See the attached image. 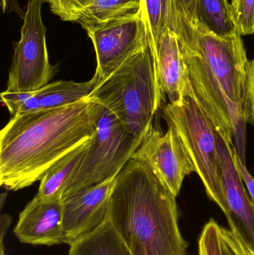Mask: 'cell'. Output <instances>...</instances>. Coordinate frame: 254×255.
I'll return each instance as SVG.
<instances>
[{
	"instance_id": "6da1fadb",
	"label": "cell",
	"mask_w": 254,
	"mask_h": 255,
	"mask_svg": "<svg viewBox=\"0 0 254 255\" xmlns=\"http://www.w3.org/2000/svg\"><path fill=\"white\" fill-rule=\"evenodd\" d=\"M187 25L190 33L179 42L194 96L222 137L235 139L236 151L246 163L249 60L242 35L236 30L216 34L198 18Z\"/></svg>"
},
{
	"instance_id": "7a4b0ae2",
	"label": "cell",
	"mask_w": 254,
	"mask_h": 255,
	"mask_svg": "<svg viewBox=\"0 0 254 255\" xmlns=\"http://www.w3.org/2000/svg\"><path fill=\"white\" fill-rule=\"evenodd\" d=\"M95 130V103L88 98L11 118L0 132V184L17 191L40 181Z\"/></svg>"
},
{
	"instance_id": "3957f363",
	"label": "cell",
	"mask_w": 254,
	"mask_h": 255,
	"mask_svg": "<svg viewBox=\"0 0 254 255\" xmlns=\"http://www.w3.org/2000/svg\"><path fill=\"white\" fill-rule=\"evenodd\" d=\"M107 220L132 255H180L176 196L143 162L130 159L116 178Z\"/></svg>"
},
{
	"instance_id": "277c9868",
	"label": "cell",
	"mask_w": 254,
	"mask_h": 255,
	"mask_svg": "<svg viewBox=\"0 0 254 255\" xmlns=\"http://www.w3.org/2000/svg\"><path fill=\"white\" fill-rule=\"evenodd\" d=\"M91 101L104 106L137 137H144L165 100L149 44L100 79Z\"/></svg>"
},
{
	"instance_id": "5b68a950",
	"label": "cell",
	"mask_w": 254,
	"mask_h": 255,
	"mask_svg": "<svg viewBox=\"0 0 254 255\" xmlns=\"http://www.w3.org/2000/svg\"><path fill=\"white\" fill-rule=\"evenodd\" d=\"M163 112L167 124L172 126L180 136L207 196L226 216L228 207L221 179L217 130L195 99L191 85L180 101L166 105Z\"/></svg>"
},
{
	"instance_id": "8992f818",
	"label": "cell",
	"mask_w": 254,
	"mask_h": 255,
	"mask_svg": "<svg viewBox=\"0 0 254 255\" xmlns=\"http://www.w3.org/2000/svg\"><path fill=\"white\" fill-rule=\"evenodd\" d=\"M95 135L70 178L62 199L82 189L115 179L143 141V138L127 131L104 106L95 103Z\"/></svg>"
},
{
	"instance_id": "52a82bcc",
	"label": "cell",
	"mask_w": 254,
	"mask_h": 255,
	"mask_svg": "<svg viewBox=\"0 0 254 255\" xmlns=\"http://www.w3.org/2000/svg\"><path fill=\"white\" fill-rule=\"evenodd\" d=\"M43 0H28L20 31V38L13 42L7 91L32 92L47 85L58 70V64L49 62L46 32L42 18Z\"/></svg>"
},
{
	"instance_id": "ba28073f",
	"label": "cell",
	"mask_w": 254,
	"mask_h": 255,
	"mask_svg": "<svg viewBox=\"0 0 254 255\" xmlns=\"http://www.w3.org/2000/svg\"><path fill=\"white\" fill-rule=\"evenodd\" d=\"M96 55L95 73L100 79L149 45L147 30L140 10L86 28Z\"/></svg>"
},
{
	"instance_id": "9c48e42d",
	"label": "cell",
	"mask_w": 254,
	"mask_h": 255,
	"mask_svg": "<svg viewBox=\"0 0 254 255\" xmlns=\"http://www.w3.org/2000/svg\"><path fill=\"white\" fill-rule=\"evenodd\" d=\"M165 133L152 127L131 158L146 163L177 197L186 176L195 172L190 157L172 126Z\"/></svg>"
},
{
	"instance_id": "30bf717a",
	"label": "cell",
	"mask_w": 254,
	"mask_h": 255,
	"mask_svg": "<svg viewBox=\"0 0 254 255\" xmlns=\"http://www.w3.org/2000/svg\"><path fill=\"white\" fill-rule=\"evenodd\" d=\"M116 178L78 190L62 201V243L70 244L99 228L107 220Z\"/></svg>"
},
{
	"instance_id": "8fae6325",
	"label": "cell",
	"mask_w": 254,
	"mask_h": 255,
	"mask_svg": "<svg viewBox=\"0 0 254 255\" xmlns=\"http://www.w3.org/2000/svg\"><path fill=\"white\" fill-rule=\"evenodd\" d=\"M221 179L228 207L227 217L231 230L243 238L254 251V205L245 188L234 157V142L217 131Z\"/></svg>"
},
{
	"instance_id": "7c38bea8",
	"label": "cell",
	"mask_w": 254,
	"mask_h": 255,
	"mask_svg": "<svg viewBox=\"0 0 254 255\" xmlns=\"http://www.w3.org/2000/svg\"><path fill=\"white\" fill-rule=\"evenodd\" d=\"M62 220V201H40L34 197L19 214L13 232L22 244L60 245L63 244Z\"/></svg>"
},
{
	"instance_id": "4fadbf2b",
	"label": "cell",
	"mask_w": 254,
	"mask_h": 255,
	"mask_svg": "<svg viewBox=\"0 0 254 255\" xmlns=\"http://www.w3.org/2000/svg\"><path fill=\"white\" fill-rule=\"evenodd\" d=\"M161 88L170 103L180 101L190 84L178 36L168 29L152 50Z\"/></svg>"
},
{
	"instance_id": "5bb4252c",
	"label": "cell",
	"mask_w": 254,
	"mask_h": 255,
	"mask_svg": "<svg viewBox=\"0 0 254 255\" xmlns=\"http://www.w3.org/2000/svg\"><path fill=\"white\" fill-rule=\"evenodd\" d=\"M91 139L66 154L45 172L34 197L40 201L61 200L67 184L82 161Z\"/></svg>"
},
{
	"instance_id": "9a60e30c",
	"label": "cell",
	"mask_w": 254,
	"mask_h": 255,
	"mask_svg": "<svg viewBox=\"0 0 254 255\" xmlns=\"http://www.w3.org/2000/svg\"><path fill=\"white\" fill-rule=\"evenodd\" d=\"M99 81V75L95 73L88 82L78 83L73 80H60L48 84L36 91L40 110L69 106L88 98Z\"/></svg>"
},
{
	"instance_id": "2e32d148",
	"label": "cell",
	"mask_w": 254,
	"mask_h": 255,
	"mask_svg": "<svg viewBox=\"0 0 254 255\" xmlns=\"http://www.w3.org/2000/svg\"><path fill=\"white\" fill-rule=\"evenodd\" d=\"M69 255H132L108 220L70 245Z\"/></svg>"
},
{
	"instance_id": "e0dca14e",
	"label": "cell",
	"mask_w": 254,
	"mask_h": 255,
	"mask_svg": "<svg viewBox=\"0 0 254 255\" xmlns=\"http://www.w3.org/2000/svg\"><path fill=\"white\" fill-rule=\"evenodd\" d=\"M140 13L147 30L151 50L168 29L176 32L177 21L172 0H141Z\"/></svg>"
},
{
	"instance_id": "ac0fdd59",
	"label": "cell",
	"mask_w": 254,
	"mask_h": 255,
	"mask_svg": "<svg viewBox=\"0 0 254 255\" xmlns=\"http://www.w3.org/2000/svg\"><path fill=\"white\" fill-rule=\"evenodd\" d=\"M141 0H92L81 13L84 29L138 11Z\"/></svg>"
},
{
	"instance_id": "d6986e66",
	"label": "cell",
	"mask_w": 254,
	"mask_h": 255,
	"mask_svg": "<svg viewBox=\"0 0 254 255\" xmlns=\"http://www.w3.org/2000/svg\"><path fill=\"white\" fill-rule=\"evenodd\" d=\"M198 20L216 34H229L235 30L231 4L228 0H197Z\"/></svg>"
},
{
	"instance_id": "ffe728a7",
	"label": "cell",
	"mask_w": 254,
	"mask_h": 255,
	"mask_svg": "<svg viewBox=\"0 0 254 255\" xmlns=\"http://www.w3.org/2000/svg\"><path fill=\"white\" fill-rule=\"evenodd\" d=\"M1 99L11 118L40 111V101L36 91L12 92L6 90L1 93Z\"/></svg>"
},
{
	"instance_id": "44dd1931",
	"label": "cell",
	"mask_w": 254,
	"mask_h": 255,
	"mask_svg": "<svg viewBox=\"0 0 254 255\" xmlns=\"http://www.w3.org/2000/svg\"><path fill=\"white\" fill-rule=\"evenodd\" d=\"M235 30L242 36L254 34V0H231Z\"/></svg>"
},
{
	"instance_id": "7402d4cb",
	"label": "cell",
	"mask_w": 254,
	"mask_h": 255,
	"mask_svg": "<svg viewBox=\"0 0 254 255\" xmlns=\"http://www.w3.org/2000/svg\"><path fill=\"white\" fill-rule=\"evenodd\" d=\"M51 11L65 22H77L82 10L92 0H43Z\"/></svg>"
},
{
	"instance_id": "603a6c76",
	"label": "cell",
	"mask_w": 254,
	"mask_h": 255,
	"mask_svg": "<svg viewBox=\"0 0 254 255\" xmlns=\"http://www.w3.org/2000/svg\"><path fill=\"white\" fill-rule=\"evenodd\" d=\"M222 236L227 255H254V250L231 229L222 228Z\"/></svg>"
},
{
	"instance_id": "cb8c5ba5",
	"label": "cell",
	"mask_w": 254,
	"mask_h": 255,
	"mask_svg": "<svg viewBox=\"0 0 254 255\" xmlns=\"http://www.w3.org/2000/svg\"><path fill=\"white\" fill-rule=\"evenodd\" d=\"M177 19L185 25L192 19H197V0H173Z\"/></svg>"
},
{
	"instance_id": "d4e9b609",
	"label": "cell",
	"mask_w": 254,
	"mask_h": 255,
	"mask_svg": "<svg viewBox=\"0 0 254 255\" xmlns=\"http://www.w3.org/2000/svg\"><path fill=\"white\" fill-rule=\"evenodd\" d=\"M246 98L249 111V122L254 127V58L248 63Z\"/></svg>"
},
{
	"instance_id": "484cf974",
	"label": "cell",
	"mask_w": 254,
	"mask_h": 255,
	"mask_svg": "<svg viewBox=\"0 0 254 255\" xmlns=\"http://www.w3.org/2000/svg\"><path fill=\"white\" fill-rule=\"evenodd\" d=\"M234 157L239 173H240L243 182L247 187L251 200L252 201L254 205V178L253 175L250 173L249 169H247L246 163H243L240 157H239L235 148H234Z\"/></svg>"
},
{
	"instance_id": "4316f807",
	"label": "cell",
	"mask_w": 254,
	"mask_h": 255,
	"mask_svg": "<svg viewBox=\"0 0 254 255\" xmlns=\"http://www.w3.org/2000/svg\"><path fill=\"white\" fill-rule=\"evenodd\" d=\"M1 7L3 13H14L23 19L25 11L21 8L18 0H1Z\"/></svg>"
},
{
	"instance_id": "83f0119b",
	"label": "cell",
	"mask_w": 254,
	"mask_h": 255,
	"mask_svg": "<svg viewBox=\"0 0 254 255\" xmlns=\"http://www.w3.org/2000/svg\"><path fill=\"white\" fill-rule=\"evenodd\" d=\"M7 232H0V255H6L4 253V239Z\"/></svg>"
},
{
	"instance_id": "f1b7e54d",
	"label": "cell",
	"mask_w": 254,
	"mask_h": 255,
	"mask_svg": "<svg viewBox=\"0 0 254 255\" xmlns=\"http://www.w3.org/2000/svg\"><path fill=\"white\" fill-rule=\"evenodd\" d=\"M180 255H188L187 252H185V253H183V254H181Z\"/></svg>"
},
{
	"instance_id": "f546056e",
	"label": "cell",
	"mask_w": 254,
	"mask_h": 255,
	"mask_svg": "<svg viewBox=\"0 0 254 255\" xmlns=\"http://www.w3.org/2000/svg\"><path fill=\"white\" fill-rule=\"evenodd\" d=\"M172 1H173V0H172ZM172 2H173V1H172ZM173 4H174V2H173Z\"/></svg>"
}]
</instances>
